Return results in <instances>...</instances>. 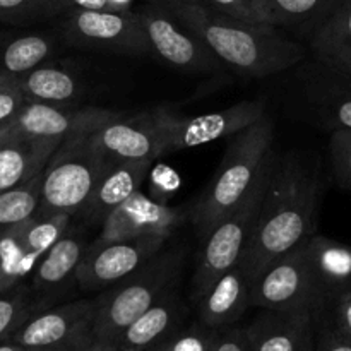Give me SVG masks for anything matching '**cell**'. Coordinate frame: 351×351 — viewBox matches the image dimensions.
Returning <instances> with one entry per match:
<instances>
[{
  "label": "cell",
  "mask_w": 351,
  "mask_h": 351,
  "mask_svg": "<svg viewBox=\"0 0 351 351\" xmlns=\"http://www.w3.org/2000/svg\"><path fill=\"white\" fill-rule=\"evenodd\" d=\"M321 191L319 171L298 154L276 156L256 228L239 264L250 285L267 264L314 235Z\"/></svg>",
  "instance_id": "cell-1"
},
{
  "label": "cell",
  "mask_w": 351,
  "mask_h": 351,
  "mask_svg": "<svg viewBox=\"0 0 351 351\" xmlns=\"http://www.w3.org/2000/svg\"><path fill=\"white\" fill-rule=\"evenodd\" d=\"M160 5L223 64L245 77H266L300 64L305 50L271 24H250L204 0H144Z\"/></svg>",
  "instance_id": "cell-2"
},
{
  "label": "cell",
  "mask_w": 351,
  "mask_h": 351,
  "mask_svg": "<svg viewBox=\"0 0 351 351\" xmlns=\"http://www.w3.org/2000/svg\"><path fill=\"white\" fill-rule=\"evenodd\" d=\"M273 141L274 123L266 115L233 136L215 177L192 208L191 221L201 239L245 199L273 156Z\"/></svg>",
  "instance_id": "cell-3"
},
{
  "label": "cell",
  "mask_w": 351,
  "mask_h": 351,
  "mask_svg": "<svg viewBox=\"0 0 351 351\" xmlns=\"http://www.w3.org/2000/svg\"><path fill=\"white\" fill-rule=\"evenodd\" d=\"M184 259V247H171L158 252L125 280L103 290L96 297L93 338L117 345L123 331L136 319L178 287Z\"/></svg>",
  "instance_id": "cell-4"
},
{
  "label": "cell",
  "mask_w": 351,
  "mask_h": 351,
  "mask_svg": "<svg viewBox=\"0 0 351 351\" xmlns=\"http://www.w3.org/2000/svg\"><path fill=\"white\" fill-rule=\"evenodd\" d=\"M274 160L276 154L273 153L245 199L225 218L219 219L215 228L202 239L201 252L197 256L194 276L191 280L192 304H195L218 278L239 266L242 261L259 218L261 206L273 175Z\"/></svg>",
  "instance_id": "cell-5"
},
{
  "label": "cell",
  "mask_w": 351,
  "mask_h": 351,
  "mask_svg": "<svg viewBox=\"0 0 351 351\" xmlns=\"http://www.w3.org/2000/svg\"><path fill=\"white\" fill-rule=\"evenodd\" d=\"M112 163L115 161L93 144L89 134L65 139L41 175L38 216L77 215Z\"/></svg>",
  "instance_id": "cell-6"
},
{
  "label": "cell",
  "mask_w": 351,
  "mask_h": 351,
  "mask_svg": "<svg viewBox=\"0 0 351 351\" xmlns=\"http://www.w3.org/2000/svg\"><path fill=\"white\" fill-rule=\"evenodd\" d=\"M250 305L269 311H308L321 317L329 307L312 264L308 237L274 259L250 285Z\"/></svg>",
  "instance_id": "cell-7"
},
{
  "label": "cell",
  "mask_w": 351,
  "mask_h": 351,
  "mask_svg": "<svg viewBox=\"0 0 351 351\" xmlns=\"http://www.w3.org/2000/svg\"><path fill=\"white\" fill-rule=\"evenodd\" d=\"M60 17L58 36L69 47L130 57L151 55L149 41L136 10H74Z\"/></svg>",
  "instance_id": "cell-8"
},
{
  "label": "cell",
  "mask_w": 351,
  "mask_h": 351,
  "mask_svg": "<svg viewBox=\"0 0 351 351\" xmlns=\"http://www.w3.org/2000/svg\"><path fill=\"white\" fill-rule=\"evenodd\" d=\"M136 16L149 41L151 53L185 72L219 74L226 67L199 38L160 5L141 0Z\"/></svg>",
  "instance_id": "cell-9"
},
{
  "label": "cell",
  "mask_w": 351,
  "mask_h": 351,
  "mask_svg": "<svg viewBox=\"0 0 351 351\" xmlns=\"http://www.w3.org/2000/svg\"><path fill=\"white\" fill-rule=\"evenodd\" d=\"M158 115L170 153V151L204 146L213 141L235 136L266 115V103L263 99L242 101L219 112L192 117L175 115L170 110L160 108Z\"/></svg>",
  "instance_id": "cell-10"
},
{
  "label": "cell",
  "mask_w": 351,
  "mask_h": 351,
  "mask_svg": "<svg viewBox=\"0 0 351 351\" xmlns=\"http://www.w3.org/2000/svg\"><path fill=\"white\" fill-rule=\"evenodd\" d=\"M168 237L143 235L101 247L88 245L75 281L84 291H103L136 273L163 250Z\"/></svg>",
  "instance_id": "cell-11"
},
{
  "label": "cell",
  "mask_w": 351,
  "mask_h": 351,
  "mask_svg": "<svg viewBox=\"0 0 351 351\" xmlns=\"http://www.w3.org/2000/svg\"><path fill=\"white\" fill-rule=\"evenodd\" d=\"M120 115L122 113L79 103L27 101L9 129L33 137H55L65 141L69 137L95 132Z\"/></svg>",
  "instance_id": "cell-12"
},
{
  "label": "cell",
  "mask_w": 351,
  "mask_h": 351,
  "mask_svg": "<svg viewBox=\"0 0 351 351\" xmlns=\"http://www.w3.org/2000/svg\"><path fill=\"white\" fill-rule=\"evenodd\" d=\"M89 139L112 161H154L168 153L158 110L132 119L120 115L89 134Z\"/></svg>",
  "instance_id": "cell-13"
},
{
  "label": "cell",
  "mask_w": 351,
  "mask_h": 351,
  "mask_svg": "<svg viewBox=\"0 0 351 351\" xmlns=\"http://www.w3.org/2000/svg\"><path fill=\"white\" fill-rule=\"evenodd\" d=\"M182 219H184L182 209H173L161 202H154L139 191L105 219L101 225V233L89 245L101 247L106 243L143 235L170 237Z\"/></svg>",
  "instance_id": "cell-14"
},
{
  "label": "cell",
  "mask_w": 351,
  "mask_h": 351,
  "mask_svg": "<svg viewBox=\"0 0 351 351\" xmlns=\"http://www.w3.org/2000/svg\"><path fill=\"white\" fill-rule=\"evenodd\" d=\"M96 298H81L69 304L34 312L10 338L26 350L43 348L91 332Z\"/></svg>",
  "instance_id": "cell-15"
},
{
  "label": "cell",
  "mask_w": 351,
  "mask_h": 351,
  "mask_svg": "<svg viewBox=\"0 0 351 351\" xmlns=\"http://www.w3.org/2000/svg\"><path fill=\"white\" fill-rule=\"evenodd\" d=\"M263 311L245 328L250 351H315L319 315L308 311Z\"/></svg>",
  "instance_id": "cell-16"
},
{
  "label": "cell",
  "mask_w": 351,
  "mask_h": 351,
  "mask_svg": "<svg viewBox=\"0 0 351 351\" xmlns=\"http://www.w3.org/2000/svg\"><path fill=\"white\" fill-rule=\"evenodd\" d=\"M86 242L81 232L69 228L50 250L40 259L33 271V293L36 312L48 308L53 298L64 295L72 283L77 285L75 274L84 259Z\"/></svg>",
  "instance_id": "cell-17"
},
{
  "label": "cell",
  "mask_w": 351,
  "mask_h": 351,
  "mask_svg": "<svg viewBox=\"0 0 351 351\" xmlns=\"http://www.w3.org/2000/svg\"><path fill=\"white\" fill-rule=\"evenodd\" d=\"M62 143L55 137H33L9 127L0 130V192L43 173Z\"/></svg>",
  "instance_id": "cell-18"
},
{
  "label": "cell",
  "mask_w": 351,
  "mask_h": 351,
  "mask_svg": "<svg viewBox=\"0 0 351 351\" xmlns=\"http://www.w3.org/2000/svg\"><path fill=\"white\" fill-rule=\"evenodd\" d=\"M153 161H115L103 173L88 202L77 215L89 225H103L105 219L127 199L141 191Z\"/></svg>",
  "instance_id": "cell-19"
},
{
  "label": "cell",
  "mask_w": 351,
  "mask_h": 351,
  "mask_svg": "<svg viewBox=\"0 0 351 351\" xmlns=\"http://www.w3.org/2000/svg\"><path fill=\"white\" fill-rule=\"evenodd\" d=\"M187 307L180 300L177 288L147 308L139 319L123 331L117 346L123 351H146L156 348L185 326Z\"/></svg>",
  "instance_id": "cell-20"
},
{
  "label": "cell",
  "mask_w": 351,
  "mask_h": 351,
  "mask_svg": "<svg viewBox=\"0 0 351 351\" xmlns=\"http://www.w3.org/2000/svg\"><path fill=\"white\" fill-rule=\"evenodd\" d=\"M197 321L211 329L237 324L250 305V281L239 266L215 281L195 302Z\"/></svg>",
  "instance_id": "cell-21"
},
{
  "label": "cell",
  "mask_w": 351,
  "mask_h": 351,
  "mask_svg": "<svg viewBox=\"0 0 351 351\" xmlns=\"http://www.w3.org/2000/svg\"><path fill=\"white\" fill-rule=\"evenodd\" d=\"M311 47L322 67L351 77V0H343L312 33Z\"/></svg>",
  "instance_id": "cell-22"
},
{
  "label": "cell",
  "mask_w": 351,
  "mask_h": 351,
  "mask_svg": "<svg viewBox=\"0 0 351 351\" xmlns=\"http://www.w3.org/2000/svg\"><path fill=\"white\" fill-rule=\"evenodd\" d=\"M322 69L307 88L311 108L331 130H351V77Z\"/></svg>",
  "instance_id": "cell-23"
},
{
  "label": "cell",
  "mask_w": 351,
  "mask_h": 351,
  "mask_svg": "<svg viewBox=\"0 0 351 351\" xmlns=\"http://www.w3.org/2000/svg\"><path fill=\"white\" fill-rule=\"evenodd\" d=\"M17 82L27 101L77 103L84 95L82 79L72 69L51 62L33 69Z\"/></svg>",
  "instance_id": "cell-24"
},
{
  "label": "cell",
  "mask_w": 351,
  "mask_h": 351,
  "mask_svg": "<svg viewBox=\"0 0 351 351\" xmlns=\"http://www.w3.org/2000/svg\"><path fill=\"white\" fill-rule=\"evenodd\" d=\"M312 264L329 305L351 288V249L326 237H308ZM329 308V307H328Z\"/></svg>",
  "instance_id": "cell-25"
},
{
  "label": "cell",
  "mask_w": 351,
  "mask_h": 351,
  "mask_svg": "<svg viewBox=\"0 0 351 351\" xmlns=\"http://www.w3.org/2000/svg\"><path fill=\"white\" fill-rule=\"evenodd\" d=\"M60 36L48 33H26L0 43V71L14 79L47 64L57 51Z\"/></svg>",
  "instance_id": "cell-26"
},
{
  "label": "cell",
  "mask_w": 351,
  "mask_h": 351,
  "mask_svg": "<svg viewBox=\"0 0 351 351\" xmlns=\"http://www.w3.org/2000/svg\"><path fill=\"white\" fill-rule=\"evenodd\" d=\"M341 2L343 0H271L273 24L311 38Z\"/></svg>",
  "instance_id": "cell-27"
},
{
  "label": "cell",
  "mask_w": 351,
  "mask_h": 351,
  "mask_svg": "<svg viewBox=\"0 0 351 351\" xmlns=\"http://www.w3.org/2000/svg\"><path fill=\"white\" fill-rule=\"evenodd\" d=\"M74 215L58 213V215L34 216L21 225L23 243L26 249V263L29 271H34L41 257L53 247V243L71 228Z\"/></svg>",
  "instance_id": "cell-28"
},
{
  "label": "cell",
  "mask_w": 351,
  "mask_h": 351,
  "mask_svg": "<svg viewBox=\"0 0 351 351\" xmlns=\"http://www.w3.org/2000/svg\"><path fill=\"white\" fill-rule=\"evenodd\" d=\"M41 175L19 187L0 192V232L16 228L34 218L40 209Z\"/></svg>",
  "instance_id": "cell-29"
},
{
  "label": "cell",
  "mask_w": 351,
  "mask_h": 351,
  "mask_svg": "<svg viewBox=\"0 0 351 351\" xmlns=\"http://www.w3.org/2000/svg\"><path fill=\"white\" fill-rule=\"evenodd\" d=\"M29 273L21 226L0 232V293L17 287Z\"/></svg>",
  "instance_id": "cell-30"
},
{
  "label": "cell",
  "mask_w": 351,
  "mask_h": 351,
  "mask_svg": "<svg viewBox=\"0 0 351 351\" xmlns=\"http://www.w3.org/2000/svg\"><path fill=\"white\" fill-rule=\"evenodd\" d=\"M36 312L29 288L17 285L0 293V343L10 341L14 332Z\"/></svg>",
  "instance_id": "cell-31"
},
{
  "label": "cell",
  "mask_w": 351,
  "mask_h": 351,
  "mask_svg": "<svg viewBox=\"0 0 351 351\" xmlns=\"http://www.w3.org/2000/svg\"><path fill=\"white\" fill-rule=\"evenodd\" d=\"M215 331L201 321H195L180 328L167 341L149 351H211Z\"/></svg>",
  "instance_id": "cell-32"
},
{
  "label": "cell",
  "mask_w": 351,
  "mask_h": 351,
  "mask_svg": "<svg viewBox=\"0 0 351 351\" xmlns=\"http://www.w3.org/2000/svg\"><path fill=\"white\" fill-rule=\"evenodd\" d=\"M141 0H45L47 19L60 17L74 10H112V12H134Z\"/></svg>",
  "instance_id": "cell-33"
},
{
  "label": "cell",
  "mask_w": 351,
  "mask_h": 351,
  "mask_svg": "<svg viewBox=\"0 0 351 351\" xmlns=\"http://www.w3.org/2000/svg\"><path fill=\"white\" fill-rule=\"evenodd\" d=\"M215 9L250 24H273L271 0H204Z\"/></svg>",
  "instance_id": "cell-34"
},
{
  "label": "cell",
  "mask_w": 351,
  "mask_h": 351,
  "mask_svg": "<svg viewBox=\"0 0 351 351\" xmlns=\"http://www.w3.org/2000/svg\"><path fill=\"white\" fill-rule=\"evenodd\" d=\"M329 156L338 184L351 191V130H332Z\"/></svg>",
  "instance_id": "cell-35"
},
{
  "label": "cell",
  "mask_w": 351,
  "mask_h": 351,
  "mask_svg": "<svg viewBox=\"0 0 351 351\" xmlns=\"http://www.w3.org/2000/svg\"><path fill=\"white\" fill-rule=\"evenodd\" d=\"M47 19L45 0H0V21L7 24H29Z\"/></svg>",
  "instance_id": "cell-36"
},
{
  "label": "cell",
  "mask_w": 351,
  "mask_h": 351,
  "mask_svg": "<svg viewBox=\"0 0 351 351\" xmlns=\"http://www.w3.org/2000/svg\"><path fill=\"white\" fill-rule=\"evenodd\" d=\"M315 351H351V338L336 328L328 312L317 319Z\"/></svg>",
  "instance_id": "cell-37"
},
{
  "label": "cell",
  "mask_w": 351,
  "mask_h": 351,
  "mask_svg": "<svg viewBox=\"0 0 351 351\" xmlns=\"http://www.w3.org/2000/svg\"><path fill=\"white\" fill-rule=\"evenodd\" d=\"M26 103V96L21 91L17 81L0 89V130L7 129L16 120Z\"/></svg>",
  "instance_id": "cell-38"
},
{
  "label": "cell",
  "mask_w": 351,
  "mask_h": 351,
  "mask_svg": "<svg viewBox=\"0 0 351 351\" xmlns=\"http://www.w3.org/2000/svg\"><path fill=\"white\" fill-rule=\"evenodd\" d=\"M211 351H250L245 328H237L233 324L228 328L216 329Z\"/></svg>",
  "instance_id": "cell-39"
},
{
  "label": "cell",
  "mask_w": 351,
  "mask_h": 351,
  "mask_svg": "<svg viewBox=\"0 0 351 351\" xmlns=\"http://www.w3.org/2000/svg\"><path fill=\"white\" fill-rule=\"evenodd\" d=\"M326 312H331L329 317L335 322L336 328L351 338V288L339 293Z\"/></svg>",
  "instance_id": "cell-40"
},
{
  "label": "cell",
  "mask_w": 351,
  "mask_h": 351,
  "mask_svg": "<svg viewBox=\"0 0 351 351\" xmlns=\"http://www.w3.org/2000/svg\"><path fill=\"white\" fill-rule=\"evenodd\" d=\"M93 332H84V335H79L75 338L69 339V341L58 343V345H51V346H43V348H34V350H27V351H77L81 350L82 346L89 345L93 341Z\"/></svg>",
  "instance_id": "cell-41"
},
{
  "label": "cell",
  "mask_w": 351,
  "mask_h": 351,
  "mask_svg": "<svg viewBox=\"0 0 351 351\" xmlns=\"http://www.w3.org/2000/svg\"><path fill=\"white\" fill-rule=\"evenodd\" d=\"M77 351H120V348L117 345H113V343L96 341V339H93L89 345L82 346V348L77 350Z\"/></svg>",
  "instance_id": "cell-42"
},
{
  "label": "cell",
  "mask_w": 351,
  "mask_h": 351,
  "mask_svg": "<svg viewBox=\"0 0 351 351\" xmlns=\"http://www.w3.org/2000/svg\"><path fill=\"white\" fill-rule=\"evenodd\" d=\"M0 351H27V350L14 341H5V343H0Z\"/></svg>",
  "instance_id": "cell-43"
},
{
  "label": "cell",
  "mask_w": 351,
  "mask_h": 351,
  "mask_svg": "<svg viewBox=\"0 0 351 351\" xmlns=\"http://www.w3.org/2000/svg\"><path fill=\"white\" fill-rule=\"evenodd\" d=\"M16 81H17V79L10 77V75H7L5 72L0 71V89L5 88V86H9V84H12V82H16Z\"/></svg>",
  "instance_id": "cell-44"
},
{
  "label": "cell",
  "mask_w": 351,
  "mask_h": 351,
  "mask_svg": "<svg viewBox=\"0 0 351 351\" xmlns=\"http://www.w3.org/2000/svg\"><path fill=\"white\" fill-rule=\"evenodd\" d=\"M120 351H123V350H120ZM146 351H149V350H146Z\"/></svg>",
  "instance_id": "cell-45"
}]
</instances>
